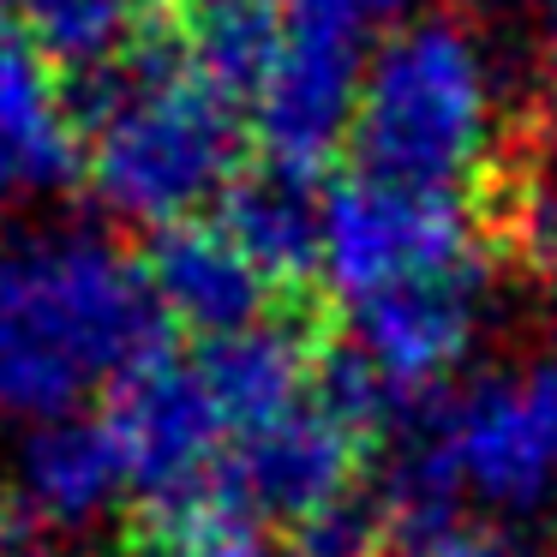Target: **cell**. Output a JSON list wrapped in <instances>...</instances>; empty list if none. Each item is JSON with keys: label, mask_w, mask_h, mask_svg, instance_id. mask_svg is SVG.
Wrapping results in <instances>:
<instances>
[{"label": "cell", "mask_w": 557, "mask_h": 557, "mask_svg": "<svg viewBox=\"0 0 557 557\" xmlns=\"http://www.w3.org/2000/svg\"><path fill=\"white\" fill-rule=\"evenodd\" d=\"M61 102L85 150V186L145 228L198 216L252 162L246 109L198 73L181 37L61 78Z\"/></svg>", "instance_id": "cell-1"}, {"label": "cell", "mask_w": 557, "mask_h": 557, "mask_svg": "<svg viewBox=\"0 0 557 557\" xmlns=\"http://www.w3.org/2000/svg\"><path fill=\"white\" fill-rule=\"evenodd\" d=\"M174 348L145 264L97 234L0 246V413L73 420L90 389Z\"/></svg>", "instance_id": "cell-2"}, {"label": "cell", "mask_w": 557, "mask_h": 557, "mask_svg": "<svg viewBox=\"0 0 557 557\" xmlns=\"http://www.w3.org/2000/svg\"><path fill=\"white\" fill-rule=\"evenodd\" d=\"M509 102L497 109V85L480 42L449 18L396 30L360 73L342 174L401 193L468 198L492 162Z\"/></svg>", "instance_id": "cell-3"}, {"label": "cell", "mask_w": 557, "mask_h": 557, "mask_svg": "<svg viewBox=\"0 0 557 557\" xmlns=\"http://www.w3.org/2000/svg\"><path fill=\"white\" fill-rule=\"evenodd\" d=\"M102 432L121 456L138 504H186L210 497L216 461L228 449L216 408L193 372V354H150L102 389Z\"/></svg>", "instance_id": "cell-4"}, {"label": "cell", "mask_w": 557, "mask_h": 557, "mask_svg": "<svg viewBox=\"0 0 557 557\" xmlns=\"http://www.w3.org/2000/svg\"><path fill=\"white\" fill-rule=\"evenodd\" d=\"M461 258H485L473 246V222H468L461 198L401 193V186L354 181V174L330 181V205H324V276H330V288L366 300L377 288L449 270Z\"/></svg>", "instance_id": "cell-5"}, {"label": "cell", "mask_w": 557, "mask_h": 557, "mask_svg": "<svg viewBox=\"0 0 557 557\" xmlns=\"http://www.w3.org/2000/svg\"><path fill=\"white\" fill-rule=\"evenodd\" d=\"M366 468H372V456L324 408L300 401L294 413H282V420L258 425V432L234 437L222 449L210 497L246 509L252 521H276L282 533H300L306 521H318L324 509L360 492Z\"/></svg>", "instance_id": "cell-6"}, {"label": "cell", "mask_w": 557, "mask_h": 557, "mask_svg": "<svg viewBox=\"0 0 557 557\" xmlns=\"http://www.w3.org/2000/svg\"><path fill=\"white\" fill-rule=\"evenodd\" d=\"M360 73L366 66L354 30L324 25V18H288V42H282L276 66L246 102L252 150L330 174V162L342 157L354 97H360Z\"/></svg>", "instance_id": "cell-7"}, {"label": "cell", "mask_w": 557, "mask_h": 557, "mask_svg": "<svg viewBox=\"0 0 557 557\" xmlns=\"http://www.w3.org/2000/svg\"><path fill=\"white\" fill-rule=\"evenodd\" d=\"M456 461L468 492L497 509H533L557 473V366L480 377L456 401Z\"/></svg>", "instance_id": "cell-8"}, {"label": "cell", "mask_w": 557, "mask_h": 557, "mask_svg": "<svg viewBox=\"0 0 557 557\" xmlns=\"http://www.w3.org/2000/svg\"><path fill=\"white\" fill-rule=\"evenodd\" d=\"M485 258H461L432 276L396 282L360 300V348L396 389H444V377L468 360L485 318Z\"/></svg>", "instance_id": "cell-9"}, {"label": "cell", "mask_w": 557, "mask_h": 557, "mask_svg": "<svg viewBox=\"0 0 557 557\" xmlns=\"http://www.w3.org/2000/svg\"><path fill=\"white\" fill-rule=\"evenodd\" d=\"M138 264H145V282L157 294V306L169 312V324L193 342L234 336V330L270 318V306L282 300L216 216H186L169 222V228H150Z\"/></svg>", "instance_id": "cell-10"}, {"label": "cell", "mask_w": 557, "mask_h": 557, "mask_svg": "<svg viewBox=\"0 0 557 557\" xmlns=\"http://www.w3.org/2000/svg\"><path fill=\"white\" fill-rule=\"evenodd\" d=\"M324 181L318 169H294V162L258 157L240 169V181L216 198V222L234 234L258 276L276 294H312L330 288L324 276Z\"/></svg>", "instance_id": "cell-11"}, {"label": "cell", "mask_w": 557, "mask_h": 557, "mask_svg": "<svg viewBox=\"0 0 557 557\" xmlns=\"http://www.w3.org/2000/svg\"><path fill=\"white\" fill-rule=\"evenodd\" d=\"M85 186V150L66 121L61 78L25 37H0V198Z\"/></svg>", "instance_id": "cell-12"}, {"label": "cell", "mask_w": 557, "mask_h": 557, "mask_svg": "<svg viewBox=\"0 0 557 557\" xmlns=\"http://www.w3.org/2000/svg\"><path fill=\"white\" fill-rule=\"evenodd\" d=\"M18 25L54 78L97 73L181 37L174 0H18Z\"/></svg>", "instance_id": "cell-13"}, {"label": "cell", "mask_w": 557, "mask_h": 557, "mask_svg": "<svg viewBox=\"0 0 557 557\" xmlns=\"http://www.w3.org/2000/svg\"><path fill=\"white\" fill-rule=\"evenodd\" d=\"M18 480L49 528H78L109 504L114 485H126V473L102 420H49L18 456Z\"/></svg>", "instance_id": "cell-14"}, {"label": "cell", "mask_w": 557, "mask_h": 557, "mask_svg": "<svg viewBox=\"0 0 557 557\" xmlns=\"http://www.w3.org/2000/svg\"><path fill=\"white\" fill-rule=\"evenodd\" d=\"M121 557H270V540L246 509L222 497H186V504L126 509Z\"/></svg>", "instance_id": "cell-15"}, {"label": "cell", "mask_w": 557, "mask_h": 557, "mask_svg": "<svg viewBox=\"0 0 557 557\" xmlns=\"http://www.w3.org/2000/svg\"><path fill=\"white\" fill-rule=\"evenodd\" d=\"M0 557H66L54 528L25 504V497H0Z\"/></svg>", "instance_id": "cell-16"}, {"label": "cell", "mask_w": 557, "mask_h": 557, "mask_svg": "<svg viewBox=\"0 0 557 557\" xmlns=\"http://www.w3.org/2000/svg\"><path fill=\"white\" fill-rule=\"evenodd\" d=\"M401 557H504V545L485 540V533H449V540L420 545V552H401Z\"/></svg>", "instance_id": "cell-17"}, {"label": "cell", "mask_w": 557, "mask_h": 557, "mask_svg": "<svg viewBox=\"0 0 557 557\" xmlns=\"http://www.w3.org/2000/svg\"><path fill=\"white\" fill-rule=\"evenodd\" d=\"M18 18V0H0V37H7V25Z\"/></svg>", "instance_id": "cell-18"}]
</instances>
